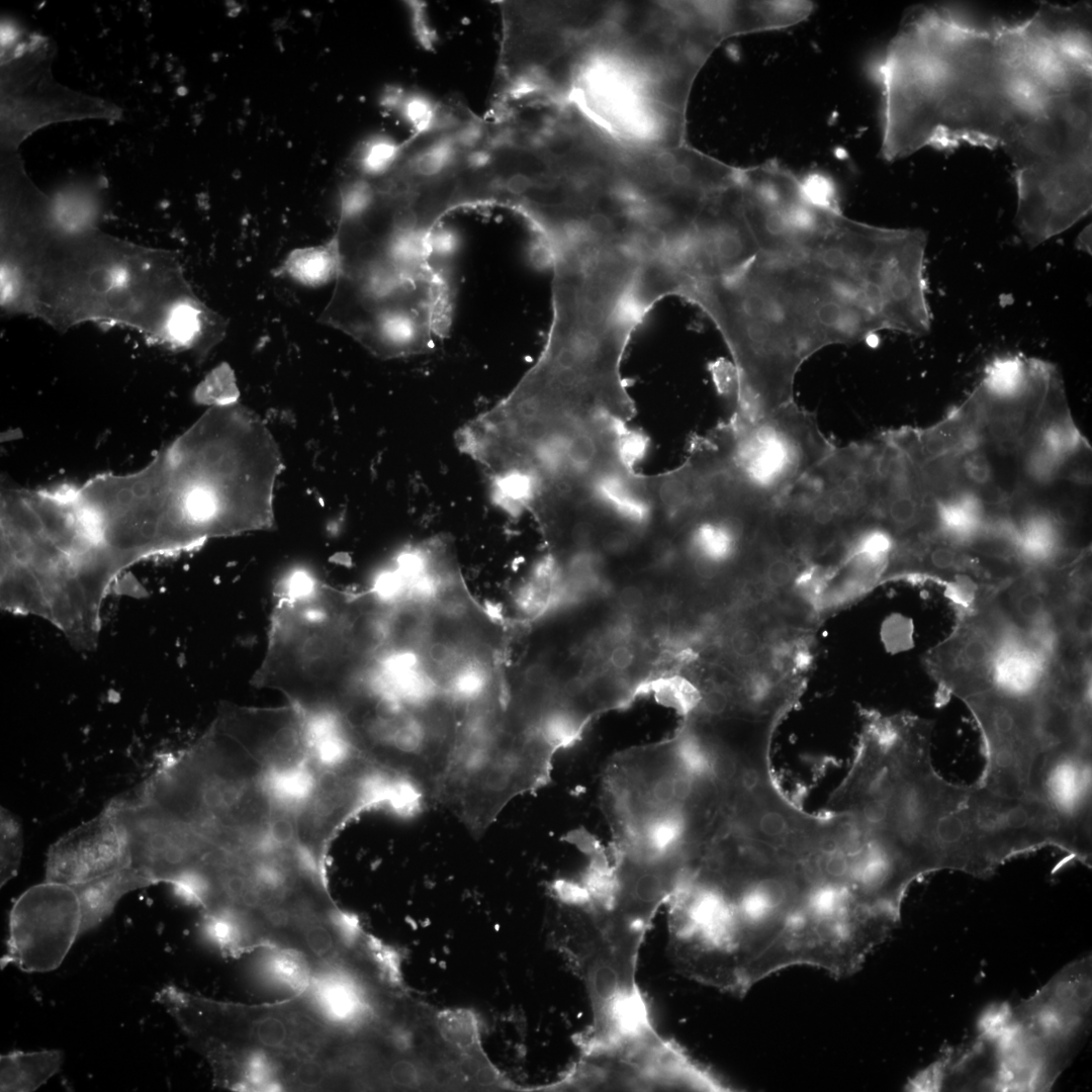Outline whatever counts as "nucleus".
Masks as SVG:
<instances>
[{
    "instance_id": "c756f323",
    "label": "nucleus",
    "mask_w": 1092,
    "mask_h": 1092,
    "mask_svg": "<svg viewBox=\"0 0 1092 1092\" xmlns=\"http://www.w3.org/2000/svg\"><path fill=\"white\" fill-rule=\"evenodd\" d=\"M1051 515L1061 527H1071L1078 524L1080 520V507L1071 499H1064L1056 505Z\"/></svg>"
},
{
    "instance_id": "4be33fe9",
    "label": "nucleus",
    "mask_w": 1092,
    "mask_h": 1092,
    "mask_svg": "<svg viewBox=\"0 0 1092 1092\" xmlns=\"http://www.w3.org/2000/svg\"><path fill=\"white\" fill-rule=\"evenodd\" d=\"M262 947L258 962L261 979L295 996L304 995L313 977V970L304 954L290 947L270 944Z\"/></svg>"
},
{
    "instance_id": "393cba45",
    "label": "nucleus",
    "mask_w": 1092,
    "mask_h": 1092,
    "mask_svg": "<svg viewBox=\"0 0 1092 1092\" xmlns=\"http://www.w3.org/2000/svg\"><path fill=\"white\" fill-rule=\"evenodd\" d=\"M197 396L211 406L237 402L238 390L230 368L214 370L197 389Z\"/></svg>"
},
{
    "instance_id": "f8f14e48",
    "label": "nucleus",
    "mask_w": 1092,
    "mask_h": 1092,
    "mask_svg": "<svg viewBox=\"0 0 1092 1092\" xmlns=\"http://www.w3.org/2000/svg\"><path fill=\"white\" fill-rule=\"evenodd\" d=\"M213 722L281 789L300 799L312 767V729L301 711L291 704L280 707L223 704Z\"/></svg>"
},
{
    "instance_id": "7c9ffc66",
    "label": "nucleus",
    "mask_w": 1092,
    "mask_h": 1092,
    "mask_svg": "<svg viewBox=\"0 0 1092 1092\" xmlns=\"http://www.w3.org/2000/svg\"><path fill=\"white\" fill-rule=\"evenodd\" d=\"M614 665L620 668L628 666L632 661V653L625 646L615 648L611 656Z\"/></svg>"
},
{
    "instance_id": "c85d7f7f",
    "label": "nucleus",
    "mask_w": 1092,
    "mask_h": 1092,
    "mask_svg": "<svg viewBox=\"0 0 1092 1092\" xmlns=\"http://www.w3.org/2000/svg\"><path fill=\"white\" fill-rule=\"evenodd\" d=\"M442 1025L446 1034L457 1043H467L472 1038L474 1027L467 1015H445Z\"/></svg>"
},
{
    "instance_id": "9d476101",
    "label": "nucleus",
    "mask_w": 1092,
    "mask_h": 1092,
    "mask_svg": "<svg viewBox=\"0 0 1092 1092\" xmlns=\"http://www.w3.org/2000/svg\"><path fill=\"white\" fill-rule=\"evenodd\" d=\"M56 53L53 40L36 36L2 60V152H19L30 134L53 123L121 118L122 110L113 102L59 84L52 73Z\"/></svg>"
},
{
    "instance_id": "2eb2a0df",
    "label": "nucleus",
    "mask_w": 1092,
    "mask_h": 1092,
    "mask_svg": "<svg viewBox=\"0 0 1092 1092\" xmlns=\"http://www.w3.org/2000/svg\"><path fill=\"white\" fill-rule=\"evenodd\" d=\"M125 830L106 806L48 850L44 880L77 886L129 867Z\"/></svg>"
},
{
    "instance_id": "f3484780",
    "label": "nucleus",
    "mask_w": 1092,
    "mask_h": 1092,
    "mask_svg": "<svg viewBox=\"0 0 1092 1092\" xmlns=\"http://www.w3.org/2000/svg\"><path fill=\"white\" fill-rule=\"evenodd\" d=\"M304 996L331 1027L353 1026L366 1012L362 993L338 964L320 966Z\"/></svg>"
},
{
    "instance_id": "0eeeda50",
    "label": "nucleus",
    "mask_w": 1092,
    "mask_h": 1092,
    "mask_svg": "<svg viewBox=\"0 0 1092 1092\" xmlns=\"http://www.w3.org/2000/svg\"><path fill=\"white\" fill-rule=\"evenodd\" d=\"M1092 1007L1091 957L1059 971L1031 997L1001 1007L1004 1091H1048L1084 1042Z\"/></svg>"
},
{
    "instance_id": "9b49d317",
    "label": "nucleus",
    "mask_w": 1092,
    "mask_h": 1092,
    "mask_svg": "<svg viewBox=\"0 0 1092 1092\" xmlns=\"http://www.w3.org/2000/svg\"><path fill=\"white\" fill-rule=\"evenodd\" d=\"M998 593L982 597L957 612L949 634L924 655V665L937 686V703L962 702L994 686L998 660L1017 624L997 604Z\"/></svg>"
},
{
    "instance_id": "20e7f679",
    "label": "nucleus",
    "mask_w": 1092,
    "mask_h": 1092,
    "mask_svg": "<svg viewBox=\"0 0 1092 1092\" xmlns=\"http://www.w3.org/2000/svg\"><path fill=\"white\" fill-rule=\"evenodd\" d=\"M152 463L156 498L182 551L273 526L282 457L270 431L245 406L209 407Z\"/></svg>"
},
{
    "instance_id": "6e6552de",
    "label": "nucleus",
    "mask_w": 1092,
    "mask_h": 1092,
    "mask_svg": "<svg viewBox=\"0 0 1092 1092\" xmlns=\"http://www.w3.org/2000/svg\"><path fill=\"white\" fill-rule=\"evenodd\" d=\"M311 762L295 828L302 848L326 870L333 840L353 818L377 807L411 814L426 799L412 782L346 744L314 749Z\"/></svg>"
},
{
    "instance_id": "cd10ccee",
    "label": "nucleus",
    "mask_w": 1092,
    "mask_h": 1092,
    "mask_svg": "<svg viewBox=\"0 0 1092 1092\" xmlns=\"http://www.w3.org/2000/svg\"><path fill=\"white\" fill-rule=\"evenodd\" d=\"M368 948L370 949L374 961L377 963L378 967L385 974V976L391 982H396L399 978L396 953L387 945H384L373 937H370V939H368Z\"/></svg>"
},
{
    "instance_id": "423d86ee",
    "label": "nucleus",
    "mask_w": 1092,
    "mask_h": 1092,
    "mask_svg": "<svg viewBox=\"0 0 1092 1092\" xmlns=\"http://www.w3.org/2000/svg\"><path fill=\"white\" fill-rule=\"evenodd\" d=\"M384 605L375 585L349 592L297 572L277 593L263 660L252 677L309 720L337 716L374 664Z\"/></svg>"
},
{
    "instance_id": "39448f33",
    "label": "nucleus",
    "mask_w": 1092,
    "mask_h": 1092,
    "mask_svg": "<svg viewBox=\"0 0 1092 1092\" xmlns=\"http://www.w3.org/2000/svg\"><path fill=\"white\" fill-rule=\"evenodd\" d=\"M25 294L28 311L54 325L123 323L164 343L194 295L173 256L92 225L54 226L40 237L27 260Z\"/></svg>"
},
{
    "instance_id": "bb28decb",
    "label": "nucleus",
    "mask_w": 1092,
    "mask_h": 1092,
    "mask_svg": "<svg viewBox=\"0 0 1092 1092\" xmlns=\"http://www.w3.org/2000/svg\"><path fill=\"white\" fill-rule=\"evenodd\" d=\"M765 640L754 627H740L731 636L733 651L741 657L753 658L762 653Z\"/></svg>"
},
{
    "instance_id": "aec40b11",
    "label": "nucleus",
    "mask_w": 1092,
    "mask_h": 1092,
    "mask_svg": "<svg viewBox=\"0 0 1092 1092\" xmlns=\"http://www.w3.org/2000/svg\"><path fill=\"white\" fill-rule=\"evenodd\" d=\"M63 1060L60 1050L14 1051L1 1055L0 1091H35L60 1071Z\"/></svg>"
},
{
    "instance_id": "2f4dec72",
    "label": "nucleus",
    "mask_w": 1092,
    "mask_h": 1092,
    "mask_svg": "<svg viewBox=\"0 0 1092 1092\" xmlns=\"http://www.w3.org/2000/svg\"><path fill=\"white\" fill-rule=\"evenodd\" d=\"M1090 235H1091L1090 229H1089V231L1084 230L1083 233L1080 235V238H1079V240H1080V248L1084 249L1086 252H1088V248H1090V246H1091L1090 245L1091 244Z\"/></svg>"
},
{
    "instance_id": "412c9836",
    "label": "nucleus",
    "mask_w": 1092,
    "mask_h": 1092,
    "mask_svg": "<svg viewBox=\"0 0 1092 1092\" xmlns=\"http://www.w3.org/2000/svg\"><path fill=\"white\" fill-rule=\"evenodd\" d=\"M1010 600L1017 618L1029 631L1059 630L1056 610L1052 606L1050 587L1039 569H1024L1010 582Z\"/></svg>"
},
{
    "instance_id": "6ab92c4d",
    "label": "nucleus",
    "mask_w": 1092,
    "mask_h": 1092,
    "mask_svg": "<svg viewBox=\"0 0 1092 1092\" xmlns=\"http://www.w3.org/2000/svg\"><path fill=\"white\" fill-rule=\"evenodd\" d=\"M152 883L130 867L73 886L79 896L83 914V933L97 927L113 911L127 893L151 886Z\"/></svg>"
},
{
    "instance_id": "a878e982",
    "label": "nucleus",
    "mask_w": 1092,
    "mask_h": 1092,
    "mask_svg": "<svg viewBox=\"0 0 1092 1092\" xmlns=\"http://www.w3.org/2000/svg\"><path fill=\"white\" fill-rule=\"evenodd\" d=\"M330 924L339 941L347 946L353 945L361 935L359 919L353 913L334 905L329 911Z\"/></svg>"
},
{
    "instance_id": "f03ea898",
    "label": "nucleus",
    "mask_w": 1092,
    "mask_h": 1092,
    "mask_svg": "<svg viewBox=\"0 0 1092 1092\" xmlns=\"http://www.w3.org/2000/svg\"><path fill=\"white\" fill-rule=\"evenodd\" d=\"M549 258V337L517 385L533 401L573 418L626 424L634 406L621 364L633 332L654 306L644 282L646 254L629 245L587 243Z\"/></svg>"
},
{
    "instance_id": "a211bd4d",
    "label": "nucleus",
    "mask_w": 1092,
    "mask_h": 1092,
    "mask_svg": "<svg viewBox=\"0 0 1092 1092\" xmlns=\"http://www.w3.org/2000/svg\"><path fill=\"white\" fill-rule=\"evenodd\" d=\"M343 272V256L336 233L322 244L292 250L273 274L304 287L318 288L336 283Z\"/></svg>"
},
{
    "instance_id": "ddd939ff",
    "label": "nucleus",
    "mask_w": 1092,
    "mask_h": 1092,
    "mask_svg": "<svg viewBox=\"0 0 1092 1092\" xmlns=\"http://www.w3.org/2000/svg\"><path fill=\"white\" fill-rule=\"evenodd\" d=\"M83 934V914L73 886L43 881L24 891L9 915L7 948L1 969L25 973L56 970Z\"/></svg>"
},
{
    "instance_id": "dca6fc26",
    "label": "nucleus",
    "mask_w": 1092,
    "mask_h": 1092,
    "mask_svg": "<svg viewBox=\"0 0 1092 1092\" xmlns=\"http://www.w3.org/2000/svg\"><path fill=\"white\" fill-rule=\"evenodd\" d=\"M912 1091H1004L1000 1035L990 1014L972 1039L950 1048L908 1086Z\"/></svg>"
},
{
    "instance_id": "5701e85b",
    "label": "nucleus",
    "mask_w": 1092,
    "mask_h": 1092,
    "mask_svg": "<svg viewBox=\"0 0 1092 1092\" xmlns=\"http://www.w3.org/2000/svg\"><path fill=\"white\" fill-rule=\"evenodd\" d=\"M1063 631L1080 650L1088 651L1092 638L1091 593L1068 590L1058 604Z\"/></svg>"
},
{
    "instance_id": "b1692460",
    "label": "nucleus",
    "mask_w": 1092,
    "mask_h": 1092,
    "mask_svg": "<svg viewBox=\"0 0 1092 1092\" xmlns=\"http://www.w3.org/2000/svg\"><path fill=\"white\" fill-rule=\"evenodd\" d=\"M23 850L22 828L19 820L7 809L1 808L0 885L3 887L16 877Z\"/></svg>"
},
{
    "instance_id": "4468645a",
    "label": "nucleus",
    "mask_w": 1092,
    "mask_h": 1092,
    "mask_svg": "<svg viewBox=\"0 0 1092 1092\" xmlns=\"http://www.w3.org/2000/svg\"><path fill=\"white\" fill-rule=\"evenodd\" d=\"M107 806L125 830L129 867L152 885L164 883L174 888L212 848L196 830L133 793L116 797Z\"/></svg>"
},
{
    "instance_id": "f257e3e1",
    "label": "nucleus",
    "mask_w": 1092,
    "mask_h": 1092,
    "mask_svg": "<svg viewBox=\"0 0 1092 1092\" xmlns=\"http://www.w3.org/2000/svg\"><path fill=\"white\" fill-rule=\"evenodd\" d=\"M882 153L1000 148L1013 167L1021 239L1034 248L1092 206L1091 5L1042 2L1020 23L980 27L915 6L874 67Z\"/></svg>"
},
{
    "instance_id": "7ed1b4c3",
    "label": "nucleus",
    "mask_w": 1092,
    "mask_h": 1092,
    "mask_svg": "<svg viewBox=\"0 0 1092 1092\" xmlns=\"http://www.w3.org/2000/svg\"><path fill=\"white\" fill-rule=\"evenodd\" d=\"M934 721L912 714L869 713L854 759L831 800L856 841L906 885L949 871L958 811L970 785L935 768Z\"/></svg>"
},
{
    "instance_id": "1a4fd4ad",
    "label": "nucleus",
    "mask_w": 1092,
    "mask_h": 1092,
    "mask_svg": "<svg viewBox=\"0 0 1092 1092\" xmlns=\"http://www.w3.org/2000/svg\"><path fill=\"white\" fill-rule=\"evenodd\" d=\"M705 438L733 471L777 500L836 445L795 400L759 416L735 411Z\"/></svg>"
}]
</instances>
